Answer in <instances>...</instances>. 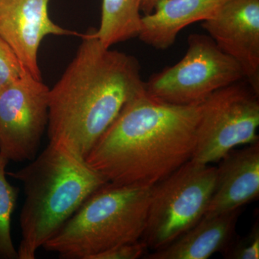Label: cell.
I'll return each mask as SVG.
<instances>
[{
    "instance_id": "cell-15",
    "label": "cell",
    "mask_w": 259,
    "mask_h": 259,
    "mask_svg": "<svg viewBox=\"0 0 259 259\" xmlns=\"http://www.w3.org/2000/svg\"><path fill=\"white\" fill-rule=\"evenodd\" d=\"M8 160L0 155V259H18L11 236V219L18 199V190L6 177Z\"/></svg>"
},
{
    "instance_id": "cell-19",
    "label": "cell",
    "mask_w": 259,
    "mask_h": 259,
    "mask_svg": "<svg viewBox=\"0 0 259 259\" xmlns=\"http://www.w3.org/2000/svg\"><path fill=\"white\" fill-rule=\"evenodd\" d=\"M158 0H144L142 5H141V11L145 15L150 14L152 13L154 9L155 5L157 3Z\"/></svg>"
},
{
    "instance_id": "cell-13",
    "label": "cell",
    "mask_w": 259,
    "mask_h": 259,
    "mask_svg": "<svg viewBox=\"0 0 259 259\" xmlns=\"http://www.w3.org/2000/svg\"><path fill=\"white\" fill-rule=\"evenodd\" d=\"M242 208L202 218L169 245L147 253L148 259H207L222 252L234 238Z\"/></svg>"
},
{
    "instance_id": "cell-5",
    "label": "cell",
    "mask_w": 259,
    "mask_h": 259,
    "mask_svg": "<svg viewBox=\"0 0 259 259\" xmlns=\"http://www.w3.org/2000/svg\"><path fill=\"white\" fill-rule=\"evenodd\" d=\"M217 178V167L190 160L153 186L141 241L164 248L203 218Z\"/></svg>"
},
{
    "instance_id": "cell-8",
    "label": "cell",
    "mask_w": 259,
    "mask_h": 259,
    "mask_svg": "<svg viewBox=\"0 0 259 259\" xmlns=\"http://www.w3.org/2000/svg\"><path fill=\"white\" fill-rule=\"evenodd\" d=\"M49 90L28 72L0 89V155L8 161L36 157L49 120Z\"/></svg>"
},
{
    "instance_id": "cell-4",
    "label": "cell",
    "mask_w": 259,
    "mask_h": 259,
    "mask_svg": "<svg viewBox=\"0 0 259 259\" xmlns=\"http://www.w3.org/2000/svg\"><path fill=\"white\" fill-rule=\"evenodd\" d=\"M153 187L107 183L88 197L44 244L64 259H93L142 238Z\"/></svg>"
},
{
    "instance_id": "cell-3",
    "label": "cell",
    "mask_w": 259,
    "mask_h": 259,
    "mask_svg": "<svg viewBox=\"0 0 259 259\" xmlns=\"http://www.w3.org/2000/svg\"><path fill=\"white\" fill-rule=\"evenodd\" d=\"M8 175L23 185L22 239L18 259H35L44 246L84 201L107 183L84 158L62 145L49 142L40 155Z\"/></svg>"
},
{
    "instance_id": "cell-6",
    "label": "cell",
    "mask_w": 259,
    "mask_h": 259,
    "mask_svg": "<svg viewBox=\"0 0 259 259\" xmlns=\"http://www.w3.org/2000/svg\"><path fill=\"white\" fill-rule=\"evenodd\" d=\"M187 42V52L178 63L144 81L148 95L173 105H199L220 89L245 79L241 65L209 35L191 34Z\"/></svg>"
},
{
    "instance_id": "cell-17",
    "label": "cell",
    "mask_w": 259,
    "mask_h": 259,
    "mask_svg": "<svg viewBox=\"0 0 259 259\" xmlns=\"http://www.w3.org/2000/svg\"><path fill=\"white\" fill-rule=\"evenodd\" d=\"M26 72L13 49L0 37V89L20 79Z\"/></svg>"
},
{
    "instance_id": "cell-14",
    "label": "cell",
    "mask_w": 259,
    "mask_h": 259,
    "mask_svg": "<svg viewBox=\"0 0 259 259\" xmlns=\"http://www.w3.org/2000/svg\"><path fill=\"white\" fill-rule=\"evenodd\" d=\"M144 0H102L101 22L93 30L104 47L139 37L141 27V5Z\"/></svg>"
},
{
    "instance_id": "cell-10",
    "label": "cell",
    "mask_w": 259,
    "mask_h": 259,
    "mask_svg": "<svg viewBox=\"0 0 259 259\" xmlns=\"http://www.w3.org/2000/svg\"><path fill=\"white\" fill-rule=\"evenodd\" d=\"M50 0H0V37L13 49L24 69L42 80L37 54L47 35L81 34L61 28L49 14Z\"/></svg>"
},
{
    "instance_id": "cell-2",
    "label": "cell",
    "mask_w": 259,
    "mask_h": 259,
    "mask_svg": "<svg viewBox=\"0 0 259 259\" xmlns=\"http://www.w3.org/2000/svg\"><path fill=\"white\" fill-rule=\"evenodd\" d=\"M60 79L49 90V142L83 158L115 120L125 104L144 89L134 56L104 47L93 30Z\"/></svg>"
},
{
    "instance_id": "cell-1",
    "label": "cell",
    "mask_w": 259,
    "mask_h": 259,
    "mask_svg": "<svg viewBox=\"0 0 259 259\" xmlns=\"http://www.w3.org/2000/svg\"><path fill=\"white\" fill-rule=\"evenodd\" d=\"M199 105L161 101L144 90L133 97L85 161L108 183L153 187L193 156Z\"/></svg>"
},
{
    "instance_id": "cell-12",
    "label": "cell",
    "mask_w": 259,
    "mask_h": 259,
    "mask_svg": "<svg viewBox=\"0 0 259 259\" xmlns=\"http://www.w3.org/2000/svg\"><path fill=\"white\" fill-rule=\"evenodd\" d=\"M226 1L158 0L152 13L142 17L140 40L153 49L166 50L184 28L210 18Z\"/></svg>"
},
{
    "instance_id": "cell-11",
    "label": "cell",
    "mask_w": 259,
    "mask_h": 259,
    "mask_svg": "<svg viewBox=\"0 0 259 259\" xmlns=\"http://www.w3.org/2000/svg\"><path fill=\"white\" fill-rule=\"evenodd\" d=\"M204 218L242 208L259 195V142L233 150L221 160Z\"/></svg>"
},
{
    "instance_id": "cell-9",
    "label": "cell",
    "mask_w": 259,
    "mask_h": 259,
    "mask_svg": "<svg viewBox=\"0 0 259 259\" xmlns=\"http://www.w3.org/2000/svg\"><path fill=\"white\" fill-rule=\"evenodd\" d=\"M202 26L259 93V0H227Z\"/></svg>"
},
{
    "instance_id": "cell-16",
    "label": "cell",
    "mask_w": 259,
    "mask_h": 259,
    "mask_svg": "<svg viewBox=\"0 0 259 259\" xmlns=\"http://www.w3.org/2000/svg\"><path fill=\"white\" fill-rule=\"evenodd\" d=\"M223 257L230 259L259 258V223L253 224L246 236L235 239L222 252Z\"/></svg>"
},
{
    "instance_id": "cell-18",
    "label": "cell",
    "mask_w": 259,
    "mask_h": 259,
    "mask_svg": "<svg viewBox=\"0 0 259 259\" xmlns=\"http://www.w3.org/2000/svg\"><path fill=\"white\" fill-rule=\"evenodd\" d=\"M147 245L144 241L125 243L99 253L93 259H137L145 256L148 251Z\"/></svg>"
},
{
    "instance_id": "cell-7",
    "label": "cell",
    "mask_w": 259,
    "mask_h": 259,
    "mask_svg": "<svg viewBox=\"0 0 259 259\" xmlns=\"http://www.w3.org/2000/svg\"><path fill=\"white\" fill-rule=\"evenodd\" d=\"M258 126L259 93L246 79L220 89L200 104L191 160L209 165L235 148L259 142Z\"/></svg>"
}]
</instances>
